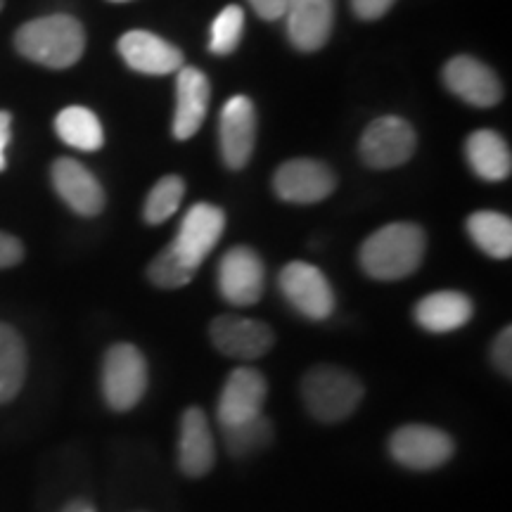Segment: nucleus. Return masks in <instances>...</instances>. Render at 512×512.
<instances>
[{
  "label": "nucleus",
  "mask_w": 512,
  "mask_h": 512,
  "mask_svg": "<svg viewBox=\"0 0 512 512\" xmlns=\"http://www.w3.org/2000/svg\"><path fill=\"white\" fill-rule=\"evenodd\" d=\"M427 235L418 223H387L361 247V268L373 280L392 283L418 271L425 259Z\"/></svg>",
  "instance_id": "nucleus-1"
},
{
  "label": "nucleus",
  "mask_w": 512,
  "mask_h": 512,
  "mask_svg": "<svg viewBox=\"0 0 512 512\" xmlns=\"http://www.w3.org/2000/svg\"><path fill=\"white\" fill-rule=\"evenodd\" d=\"M17 53L48 69H69L86 50V31L72 15L31 19L15 34Z\"/></svg>",
  "instance_id": "nucleus-2"
},
{
  "label": "nucleus",
  "mask_w": 512,
  "mask_h": 512,
  "mask_svg": "<svg viewBox=\"0 0 512 512\" xmlns=\"http://www.w3.org/2000/svg\"><path fill=\"white\" fill-rule=\"evenodd\" d=\"M302 399L306 411L318 422L347 420L363 399V384L349 370L337 366H316L304 375Z\"/></svg>",
  "instance_id": "nucleus-3"
},
{
  "label": "nucleus",
  "mask_w": 512,
  "mask_h": 512,
  "mask_svg": "<svg viewBox=\"0 0 512 512\" xmlns=\"http://www.w3.org/2000/svg\"><path fill=\"white\" fill-rule=\"evenodd\" d=\"M102 396L117 413L136 408L147 392V361L136 344L119 342L102 361Z\"/></svg>",
  "instance_id": "nucleus-4"
},
{
  "label": "nucleus",
  "mask_w": 512,
  "mask_h": 512,
  "mask_svg": "<svg viewBox=\"0 0 512 512\" xmlns=\"http://www.w3.org/2000/svg\"><path fill=\"white\" fill-rule=\"evenodd\" d=\"M415 147H418V136L413 126L406 119L389 114L368 124L358 152H361L363 164L370 169L387 171L406 164L415 155Z\"/></svg>",
  "instance_id": "nucleus-5"
},
{
  "label": "nucleus",
  "mask_w": 512,
  "mask_h": 512,
  "mask_svg": "<svg viewBox=\"0 0 512 512\" xmlns=\"http://www.w3.org/2000/svg\"><path fill=\"white\" fill-rule=\"evenodd\" d=\"M456 451L453 439L432 425L399 427L389 439V453L408 470H434L448 463Z\"/></svg>",
  "instance_id": "nucleus-6"
},
{
  "label": "nucleus",
  "mask_w": 512,
  "mask_h": 512,
  "mask_svg": "<svg viewBox=\"0 0 512 512\" xmlns=\"http://www.w3.org/2000/svg\"><path fill=\"white\" fill-rule=\"evenodd\" d=\"M335 188V171L318 159H290L273 176L275 195L290 204L323 202L335 192Z\"/></svg>",
  "instance_id": "nucleus-7"
},
{
  "label": "nucleus",
  "mask_w": 512,
  "mask_h": 512,
  "mask_svg": "<svg viewBox=\"0 0 512 512\" xmlns=\"http://www.w3.org/2000/svg\"><path fill=\"white\" fill-rule=\"evenodd\" d=\"M280 292L302 316L325 320L335 311V292L323 271L306 261H290L280 271Z\"/></svg>",
  "instance_id": "nucleus-8"
},
{
  "label": "nucleus",
  "mask_w": 512,
  "mask_h": 512,
  "mask_svg": "<svg viewBox=\"0 0 512 512\" xmlns=\"http://www.w3.org/2000/svg\"><path fill=\"white\" fill-rule=\"evenodd\" d=\"M444 86L472 107H496L503 100V83L489 64L472 55H456L444 64Z\"/></svg>",
  "instance_id": "nucleus-9"
},
{
  "label": "nucleus",
  "mask_w": 512,
  "mask_h": 512,
  "mask_svg": "<svg viewBox=\"0 0 512 512\" xmlns=\"http://www.w3.org/2000/svg\"><path fill=\"white\" fill-rule=\"evenodd\" d=\"M266 283V268L252 247H233L219 264V292L228 304L252 306L261 299Z\"/></svg>",
  "instance_id": "nucleus-10"
},
{
  "label": "nucleus",
  "mask_w": 512,
  "mask_h": 512,
  "mask_svg": "<svg viewBox=\"0 0 512 512\" xmlns=\"http://www.w3.org/2000/svg\"><path fill=\"white\" fill-rule=\"evenodd\" d=\"M209 335L223 356L238 358V361H256L268 354L275 342L271 325L264 320L230 316V313L211 320Z\"/></svg>",
  "instance_id": "nucleus-11"
},
{
  "label": "nucleus",
  "mask_w": 512,
  "mask_h": 512,
  "mask_svg": "<svg viewBox=\"0 0 512 512\" xmlns=\"http://www.w3.org/2000/svg\"><path fill=\"white\" fill-rule=\"evenodd\" d=\"M219 143L223 164L230 171L245 169L256 145V107L247 95H235L223 105Z\"/></svg>",
  "instance_id": "nucleus-12"
},
{
  "label": "nucleus",
  "mask_w": 512,
  "mask_h": 512,
  "mask_svg": "<svg viewBox=\"0 0 512 512\" xmlns=\"http://www.w3.org/2000/svg\"><path fill=\"white\" fill-rule=\"evenodd\" d=\"M223 228H226V214L209 202H200L185 211L181 228H178L171 247L183 256L192 268H200L204 259L219 245Z\"/></svg>",
  "instance_id": "nucleus-13"
},
{
  "label": "nucleus",
  "mask_w": 512,
  "mask_h": 512,
  "mask_svg": "<svg viewBox=\"0 0 512 512\" xmlns=\"http://www.w3.org/2000/svg\"><path fill=\"white\" fill-rule=\"evenodd\" d=\"M287 38L299 53H316L330 41L335 0H287Z\"/></svg>",
  "instance_id": "nucleus-14"
},
{
  "label": "nucleus",
  "mask_w": 512,
  "mask_h": 512,
  "mask_svg": "<svg viewBox=\"0 0 512 512\" xmlns=\"http://www.w3.org/2000/svg\"><path fill=\"white\" fill-rule=\"evenodd\" d=\"M268 394L266 377L254 368H235L228 375L226 384H223L219 406H216V415H219L221 427H233L240 422L252 420L261 415Z\"/></svg>",
  "instance_id": "nucleus-15"
},
{
  "label": "nucleus",
  "mask_w": 512,
  "mask_h": 512,
  "mask_svg": "<svg viewBox=\"0 0 512 512\" xmlns=\"http://www.w3.org/2000/svg\"><path fill=\"white\" fill-rule=\"evenodd\" d=\"M50 178H53V188L57 195H60V200L67 204L74 214L86 216V219L102 214L107 202L105 190H102L98 178H95L81 162L69 157L57 159L53 169H50Z\"/></svg>",
  "instance_id": "nucleus-16"
},
{
  "label": "nucleus",
  "mask_w": 512,
  "mask_h": 512,
  "mask_svg": "<svg viewBox=\"0 0 512 512\" xmlns=\"http://www.w3.org/2000/svg\"><path fill=\"white\" fill-rule=\"evenodd\" d=\"M119 55L133 72L147 76L176 74L183 67V53L152 31H128L119 38Z\"/></svg>",
  "instance_id": "nucleus-17"
},
{
  "label": "nucleus",
  "mask_w": 512,
  "mask_h": 512,
  "mask_svg": "<svg viewBox=\"0 0 512 512\" xmlns=\"http://www.w3.org/2000/svg\"><path fill=\"white\" fill-rule=\"evenodd\" d=\"M211 83L207 74L195 67H181L176 74L174 138L188 140L200 131L209 112Z\"/></svg>",
  "instance_id": "nucleus-18"
},
{
  "label": "nucleus",
  "mask_w": 512,
  "mask_h": 512,
  "mask_svg": "<svg viewBox=\"0 0 512 512\" xmlns=\"http://www.w3.org/2000/svg\"><path fill=\"white\" fill-rule=\"evenodd\" d=\"M216 446L209 420L202 408H188L181 418L178 437V467L188 477H204L214 467Z\"/></svg>",
  "instance_id": "nucleus-19"
},
{
  "label": "nucleus",
  "mask_w": 512,
  "mask_h": 512,
  "mask_svg": "<svg viewBox=\"0 0 512 512\" xmlns=\"http://www.w3.org/2000/svg\"><path fill=\"white\" fill-rule=\"evenodd\" d=\"M465 157L472 171L489 183L505 181L512 171L508 140L491 128H479L470 133V138L465 140Z\"/></svg>",
  "instance_id": "nucleus-20"
},
{
  "label": "nucleus",
  "mask_w": 512,
  "mask_h": 512,
  "mask_svg": "<svg viewBox=\"0 0 512 512\" xmlns=\"http://www.w3.org/2000/svg\"><path fill=\"white\" fill-rule=\"evenodd\" d=\"M472 302L463 292H434L415 306V320L427 332H453L470 323Z\"/></svg>",
  "instance_id": "nucleus-21"
},
{
  "label": "nucleus",
  "mask_w": 512,
  "mask_h": 512,
  "mask_svg": "<svg viewBox=\"0 0 512 512\" xmlns=\"http://www.w3.org/2000/svg\"><path fill=\"white\" fill-rule=\"evenodd\" d=\"M27 380V344L12 325L0 320V403H10Z\"/></svg>",
  "instance_id": "nucleus-22"
},
{
  "label": "nucleus",
  "mask_w": 512,
  "mask_h": 512,
  "mask_svg": "<svg viewBox=\"0 0 512 512\" xmlns=\"http://www.w3.org/2000/svg\"><path fill=\"white\" fill-rule=\"evenodd\" d=\"M467 235L494 259H510L512 254V221L501 211H475L465 223Z\"/></svg>",
  "instance_id": "nucleus-23"
},
{
  "label": "nucleus",
  "mask_w": 512,
  "mask_h": 512,
  "mask_svg": "<svg viewBox=\"0 0 512 512\" xmlns=\"http://www.w3.org/2000/svg\"><path fill=\"white\" fill-rule=\"evenodd\" d=\"M55 131L62 143L81 152H95L105 145L100 119L88 107H64L55 119Z\"/></svg>",
  "instance_id": "nucleus-24"
},
{
  "label": "nucleus",
  "mask_w": 512,
  "mask_h": 512,
  "mask_svg": "<svg viewBox=\"0 0 512 512\" xmlns=\"http://www.w3.org/2000/svg\"><path fill=\"white\" fill-rule=\"evenodd\" d=\"M195 273L197 268H192L171 245H166L147 266V278L159 290H181L195 278Z\"/></svg>",
  "instance_id": "nucleus-25"
},
{
  "label": "nucleus",
  "mask_w": 512,
  "mask_h": 512,
  "mask_svg": "<svg viewBox=\"0 0 512 512\" xmlns=\"http://www.w3.org/2000/svg\"><path fill=\"white\" fill-rule=\"evenodd\" d=\"M185 197V183L181 176H164L162 181L155 183V188L147 195L143 207V219L150 226H159V223L169 221L181 207Z\"/></svg>",
  "instance_id": "nucleus-26"
},
{
  "label": "nucleus",
  "mask_w": 512,
  "mask_h": 512,
  "mask_svg": "<svg viewBox=\"0 0 512 512\" xmlns=\"http://www.w3.org/2000/svg\"><path fill=\"white\" fill-rule=\"evenodd\" d=\"M223 439H226L230 456H249V453L261 451L271 444L273 427L264 415H256V418L240 422V425L223 427Z\"/></svg>",
  "instance_id": "nucleus-27"
},
{
  "label": "nucleus",
  "mask_w": 512,
  "mask_h": 512,
  "mask_svg": "<svg viewBox=\"0 0 512 512\" xmlns=\"http://www.w3.org/2000/svg\"><path fill=\"white\" fill-rule=\"evenodd\" d=\"M242 31H245V10L240 5H228L216 15L211 24L209 34V50L211 55H230L238 50L242 41Z\"/></svg>",
  "instance_id": "nucleus-28"
},
{
  "label": "nucleus",
  "mask_w": 512,
  "mask_h": 512,
  "mask_svg": "<svg viewBox=\"0 0 512 512\" xmlns=\"http://www.w3.org/2000/svg\"><path fill=\"white\" fill-rule=\"evenodd\" d=\"M491 358H494L496 368L503 375H512V328H503L498 332L494 349H491Z\"/></svg>",
  "instance_id": "nucleus-29"
},
{
  "label": "nucleus",
  "mask_w": 512,
  "mask_h": 512,
  "mask_svg": "<svg viewBox=\"0 0 512 512\" xmlns=\"http://www.w3.org/2000/svg\"><path fill=\"white\" fill-rule=\"evenodd\" d=\"M22 259H24L22 240L0 230V271H5V268H15L17 264H22Z\"/></svg>",
  "instance_id": "nucleus-30"
},
{
  "label": "nucleus",
  "mask_w": 512,
  "mask_h": 512,
  "mask_svg": "<svg viewBox=\"0 0 512 512\" xmlns=\"http://www.w3.org/2000/svg\"><path fill=\"white\" fill-rule=\"evenodd\" d=\"M396 0H351V10L363 22H375L394 8Z\"/></svg>",
  "instance_id": "nucleus-31"
},
{
  "label": "nucleus",
  "mask_w": 512,
  "mask_h": 512,
  "mask_svg": "<svg viewBox=\"0 0 512 512\" xmlns=\"http://www.w3.org/2000/svg\"><path fill=\"white\" fill-rule=\"evenodd\" d=\"M249 5H252L256 15L266 19V22H275V19L285 17L287 10V0H249Z\"/></svg>",
  "instance_id": "nucleus-32"
},
{
  "label": "nucleus",
  "mask_w": 512,
  "mask_h": 512,
  "mask_svg": "<svg viewBox=\"0 0 512 512\" xmlns=\"http://www.w3.org/2000/svg\"><path fill=\"white\" fill-rule=\"evenodd\" d=\"M12 138V114L0 110V171L8 166V157H5V150H8Z\"/></svg>",
  "instance_id": "nucleus-33"
},
{
  "label": "nucleus",
  "mask_w": 512,
  "mask_h": 512,
  "mask_svg": "<svg viewBox=\"0 0 512 512\" xmlns=\"http://www.w3.org/2000/svg\"><path fill=\"white\" fill-rule=\"evenodd\" d=\"M62 512H95V508L86 501H72Z\"/></svg>",
  "instance_id": "nucleus-34"
},
{
  "label": "nucleus",
  "mask_w": 512,
  "mask_h": 512,
  "mask_svg": "<svg viewBox=\"0 0 512 512\" xmlns=\"http://www.w3.org/2000/svg\"><path fill=\"white\" fill-rule=\"evenodd\" d=\"M112 3H128V0H112Z\"/></svg>",
  "instance_id": "nucleus-35"
},
{
  "label": "nucleus",
  "mask_w": 512,
  "mask_h": 512,
  "mask_svg": "<svg viewBox=\"0 0 512 512\" xmlns=\"http://www.w3.org/2000/svg\"><path fill=\"white\" fill-rule=\"evenodd\" d=\"M3 5H5V0H0V10H3Z\"/></svg>",
  "instance_id": "nucleus-36"
}]
</instances>
